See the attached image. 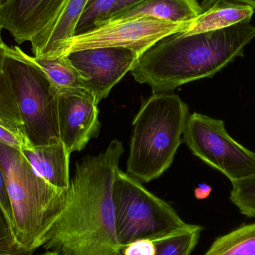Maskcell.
<instances>
[{
	"instance_id": "obj_1",
	"label": "cell",
	"mask_w": 255,
	"mask_h": 255,
	"mask_svg": "<svg viewBox=\"0 0 255 255\" xmlns=\"http://www.w3.org/2000/svg\"><path fill=\"white\" fill-rule=\"evenodd\" d=\"M124 151L122 142L114 139L98 156L76 163L65 204L41 247L59 255H124L112 196Z\"/></svg>"
},
{
	"instance_id": "obj_2",
	"label": "cell",
	"mask_w": 255,
	"mask_h": 255,
	"mask_svg": "<svg viewBox=\"0 0 255 255\" xmlns=\"http://www.w3.org/2000/svg\"><path fill=\"white\" fill-rule=\"evenodd\" d=\"M255 37L251 22L191 35L174 33L144 52L130 73L154 94L171 93L189 82L212 77L244 56V49Z\"/></svg>"
},
{
	"instance_id": "obj_3",
	"label": "cell",
	"mask_w": 255,
	"mask_h": 255,
	"mask_svg": "<svg viewBox=\"0 0 255 255\" xmlns=\"http://www.w3.org/2000/svg\"><path fill=\"white\" fill-rule=\"evenodd\" d=\"M189 107L172 93L154 94L133 121L128 175L139 181L159 178L172 163L188 119Z\"/></svg>"
},
{
	"instance_id": "obj_4",
	"label": "cell",
	"mask_w": 255,
	"mask_h": 255,
	"mask_svg": "<svg viewBox=\"0 0 255 255\" xmlns=\"http://www.w3.org/2000/svg\"><path fill=\"white\" fill-rule=\"evenodd\" d=\"M2 169L19 245L35 251L65 204L67 190L51 185L34 172L19 150L0 142Z\"/></svg>"
},
{
	"instance_id": "obj_5",
	"label": "cell",
	"mask_w": 255,
	"mask_h": 255,
	"mask_svg": "<svg viewBox=\"0 0 255 255\" xmlns=\"http://www.w3.org/2000/svg\"><path fill=\"white\" fill-rule=\"evenodd\" d=\"M4 76L16 100L31 145L59 142L58 93L44 72L18 46H7Z\"/></svg>"
},
{
	"instance_id": "obj_6",
	"label": "cell",
	"mask_w": 255,
	"mask_h": 255,
	"mask_svg": "<svg viewBox=\"0 0 255 255\" xmlns=\"http://www.w3.org/2000/svg\"><path fill=\"white\" fill-rule=\"evenodd\" d=\"M112 196L117 233L123 251L138 240L155 242L197 226L183 221L167 202L120 169L117 171Z\"/></svg>"
},
{
	"instance_id": "obj_7",
	"label": "cell",
	"mask_w": 255,
	"mask_h": 255,
	"mask_svg": "<svg viewBox=\"0 0 255 255\" xmlns=\"http://www.w3.org/2000/svg\"><path fill=\"white\" fill-rule=\"evenodd\" d=\"M184 141L192 153L232 182L255 175V152L234 139L224 122L206 115H189Z\"/></svg>"
},
{
	"instance_id": "obj_8",
	"label": "cell",
	"mask_w": 255,
	"mask_h": 255,
	"mask_svg": "<svg viewBox=\"0 0 255 255\" xmlns=\"http://www.w3.org/2000/svg\"><path fill=\"white\" fill-rule=\"evenodd\" d=\"M190 22H173L149 16H137L103 22L91 31L76 35L68 52L99 47H123L139 57L166 36L184 32Z\"/></svg>"
},
{
	"instance_id": "obj_9",
	"label": "cell",
	"mask_w": 255,
	"mask_h": 255,
	"mask_svg": "<svg viewBox=\"0 0 255 255\" xmlns=\"http://www.w3.org/2000/svg\"><path fill=\"white\" fill-rule=\"evenodd\" d=\"M67 56L97 104L109 95L139 58L136 52L123 47L81 49L69 52Z\"/></svg>"
},
{
	"instance_id": "obj_10",
	"label": "cell",
	"mask_w": 255,
	"mask_h": 255,
	"mask_svg": "<svg viewBox=\"0 0 255 255\" xmlns=\"http://www.w3.org/2000/svg\"><path fill=\"white\" fill-rule=\"evenodd\" d=\"M94 96L86 89L59 93L58 122L60 139L69 154L83 150L100 133L101 124Z\"/></svg>"
},
{
	"instance_id": "obj_11",
	"label": "cell",
	"mask_w": 255,
	"mask_h": 255,
	"mask_svg": "<svg viewBox=\"0 0 255 255\" xmlns=\"http://www.w3.org/2000/svg\"><path fill=\"white\" fill-rule=\"evenodd\" d=\"M67 0H6L0 21L18 44L31 42L58 17Z\"/></svg>"
},
{
	"instance_id": "obj_12",
	"label": "cell",
	"mask_w": 255,
	"mask_h": 255,
	"mask_svg": "<svg viewBox=\"0 0 255 255\" xmlns=\"http://www.w3.org/2000/svg\"><path fill=\"white\" fill-rule=\"evenodd\" d=\"M89 0H67L55 20L30 43L35 58L67 55L78 22Z\"/></svg>"
},
{
	"instance_id": "obj_13",
	"label": "cell",
	"mask_w": 255,
	"mask_h": 255,
	"mask_svg": "<svg viewBox=\"0 0 255 255\" xmlns=\"http://www.w3.org/2000/svg\"><path fill=\"white\" fill-rule=\"evenodd\" d=\"M38 176L53 187H70V155L61 140L49 145H30L20 151Z\"/></svg>"
},
{
	"instance_id": "obj_14",
	"label": "cell",
	"mask_w": 255,
	"mask_h": 255,
	"mask_svg": "<svg viewBox=\"0 0 255 255\" xmlns=\"http://www.w3.org/2000/svg\"><path fill=\"white\" fill-rule=\"evenodd\" d=\"M200 14L190 22L186 35L227 28L243 22H251L255 9L233 0H205Z\"/></svg>"
},
{
	"instance_id": "obj_15",
	"label": "cell",
	"mask_w": 255,
	"mask_h": 255,
	"mask_svg": "<svg viewBox=\"0 0 255 255\" xmlns=\"http://www.w3.org/2000/svg\"><path fill=\"white\" fill-rule=\"evenodd\" d=\"M201 12L202 6L198 0H145L103 22L137 16H149L173 22H187L196 19Z\"/></svg>"
},
{
	"instance_id": "obj_16",
	"label": "cell",
	"mask_w": 255,
	"mask_h": 255,
	"mask_svg": "<svg viewBox=\"0 0 255 255\" xmlns=\"http://www.w3.org/2000/svg\"><path fill=\"white\" fill-rule=\"evenodd\" d=\"M33 61L44 72L54 89L58 93L85 89L80 74L73 67L67 55L56 58L31 57Z\"/></svg>"
},
{
	"instance_id": "obj_17",
	"label": "cell",
	"mask_w": 255,
	"mask_h": 255,
	"mask_svg": "<svg viewBox=\"0 0 255 255\" xmlns=\"http://www.w3.org/2000/svg\"><path fill=\"white\" fill-rule=\"evenodd\" d=\"M205 255H255V223L217 238Z\"/></svg>"
},
{
	"instance_id": "obj_18",
	"label": "cell",
	"mask_w": 255,
	"mask_h": 255,
	"mask_svg": "<svg viewBox=\"0 0 255 255\" xmlns=\"http://www.w3.org/2000/svg\"><path fill=\"white\" fill-rule=\"evenodd\" d=\"M202 230L203 228L197 225L191 230L155 241L156 255H190L199 243Z\"/></svg>"
},
{
	"instance_id": "obj_19",
	"label": "cell",
	"mask_w": 255,
	"mask_h": 255,
	"mask_svg": "<svg viewBox=\"0 0 255 255\" xmlns=\"http://www.w3.org/2000/svg\"><path fill=\"white\" fill-rule=\"evenodd\" d=\"M117 0H89L78 22L75 36L91 31L109 19Z\"/></svg>"
},
{
	"instance_id": "obj_20",
	"label": "cell",
	"mask_w": 255,
	"mask_h": 255,
	"mask_svg": "<svg viewBox=\"0 0 255 255\" xmlns=\"http://www.w3.org/2000/svg\"><path fill=\"white\" fill-rule=\"evenodd\" d=\"M230 199L243 215L255 217V175L232 182Z\"/></svg>"
},
{
	"instance_id": "obj_21",
	"label": "cell",
	"mask_w": 255,
	"mask_h": 255,
	"mask_svg": "<svg viewBox=\"0 0 255 255\" xmlns=\"http://www.w3.org/2000/svg\"><path fill=\"white\" fill-rule=\"evenodd\" d=\"M0 120L24 133L23 124L17 104L4 76L0 79Z\"/></svg>"
},
{
	"instance_id": "obj_22",
	"label": "cell",
	"mask_w": 255,
	"mask_h": 255,
	"mask_svg": "<svg viewBox=\"0 0 255 255\" xmlns=\"http://www.w3.org/2000/svg\"><path fill=\"white\" fill-rule=\"evenodd\" d=\"M31 253L34 252L19 245L0 210V255H28Z\"/></svg>"
},
{
	"instance_id": "obj_23",
	"label": "cell",
	"mask_w": 255,
	"mask_h": 255,
	"mask_svg": "<svg viewBox=\"0 0 255 255\" xmlns=\"http://www.w3.org/2000/svg\"><path fill=\"white\" fill-rule=\"evenodd\" d=\"M0 142L22 151L31 143L22 132L15 130L0 120Z\"/></svg>"
},
{
	"instance_id": "obj_24",
	"label": "cell",
	"mask_w": 255,
	"mask_h": 255,
	"mask_svg": "<svg viewBox=\"0 0 255 255\" xmlns=\"http://www.w3.org/2000/svg\"><path fill=\"white\" fill-rule=\"evenodd\" d=\"M0 210H1L7 225H8L9 227L10 228L13 233V222L11 207H10V200H9L8 194H7L5 178H4L1 166H0Z\"/></svg>"
},
{
	"instance_id": "obj_25",
	"label": "cell",
	"mask_w": 255,
	"mask_h": 255,
	"mask_svg": "<svg viewBox=\"0 0 255 255\" xmlns=\"http://www.w3.org/2000/svg\"><path fill=\"white\" fill-rule=\"evenodd\" d=\"M124 255H156L154 241L150 240H138L128 245L123 252Z\"/></svg>"
},
{
	"instance_id": "obj_26",
	"label": "cell",
	"mask_w": 255,
	"mask_h": 255,
	"mask_svg": "<svg viewBox=\"0 0 255 255\" xmlns=\"http://www.w3.org/2000/svg\"><path fill=\"white\" fill-rule=\"evenodd\" d=\"M143 1H145V0H117L112 13H111L110 16L108 19H111L116 15L119 14V13L125 11V10H128V9L134 7V6L137 5L138 4L142 2ZM108 19H106V20H108Z\"/></svg>"
},
{
	"instance_id": "obj_27",
	"label": "cell",
	"mask_w": 255,
	"mask_h": 255,
	"mask_svg": "<svg viewBox=\"0 0 255 255\" xmlns=\"http://www.w3.org/2000/svg\"><path fill=\"white\" fill-rule=\"evenodd\" d=\"M212 188L207 184H199V187L195 190V196L196 199L202 200L206 199L211 194Z\"/></svg>"
},
{
	"instance_id": "obj_28",
	"label": "cell",
	"mask_w": 255,
	"mask_h": 255,
	"mask_svg": "<svg viewBox=\"0 0 255 255\" xmlns=\"http://www.w3.org/2000/svg\"><path fill=\"white\" fill-rule=\"evenodd\" d=\"M7 45L4 42L0 41V79L4 76V61H5Z\"/></svg>"
},
{
	"instance_id": "obj_29",
	"label": "cell",
	"mask_w": 255,
	"mask_h": 255,
	"mask_svg": "<svg viewBox=\"0 0 255 255\" xmlns=\"http://www.w3.org/2000/svg\"><path fill=\"white\" fill-rule=\"evenodd\" d=\"M233 1H238V2L243 3V4L251 6V7H253L255 10V0H233Z\"/></svg>"
},
{
	"instance_id": "obj_30",
	"label": "cell",
	"mask_w": 255,
	"mask_h": 255,
	"mask_svg": "<svg viewBox=\"0 0 255 255\" xmlns=\"http://www.w3.org/2000/svg\"><path fill=\"white\" fill-rule=\"evenodd\" d=\"M42 255H59L58 253H55V252H51V251H46V253H45L44 254Z\"/></svg>"
},
{
	"instance_id": "obj_31",
	"label": "cell",
	"mask_w": 255,
	"mask_h": 255,
	"mask_svg": "<svg viewBox=\"0 0 255 255\" xmlns=\"http://www.w3.org/2000/svg\"><path fill=\"white\" fill-rule=\"evenodd\" d=\"M2 25H1V21H0V41H2L1 39V30H2Z\"/></svg>"
},
{
	"instance_id": "obj_32",
	"label": "cell",
	"mask_w": 255,
	"mask_h": 255,
	"mask_svg": "<svg viewBox=\"0 0 255 255\" xmlns=\"http://www.w3.org/2000/svg\"><path fill=\"white\" fill-rule=\"evenodd\" d=\"M6 0H0V6L1 5V4H3V3L4 2V1H5Z\"/></svg>"
},
{
	"instance_id": "obj_33",
	"label": "cell",
	"mask_w": 255,
	"mask_h": 255,
	"mask_svg": "<svg viewBox=\"0 0 255 255\" xmlns=\"http://www.w3.org/2000/svg\"><path fill=\"white\" fill-rule=\"evenodd\" d=\"M33 253H30V254H28V255H33Z\"/></svg>"
}]
</instances>
